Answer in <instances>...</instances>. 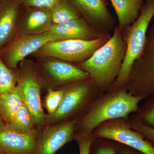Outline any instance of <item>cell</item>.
I'll return each instance as SVG.
<instances>
[{"mask_svg":"<svg viewBox=\"0 0 154 154\" xmlns=\"http://www.w3.org/2000/svg\"><path fill=\"white\" fill-rule=\"evenodd\" d=\"M122 32L116 25L113 36L86 61L77 66L88 73L99 91H108L117 79L126 52Z\"/></svg>","mask_w":154,"mask_h":154,"instance_id":"obj_1","label":"cell"},{"mask_svg":"<svg viewBox=\"0 0 154 154\" xmlns=\"http://www.w3.org/2000/svg\"><path fill=\"white\" fill-rule=\"evenodd\" d=\"M143 99L130 93L127 87L108 92L88 107L78 121L75 133H92L105 122L127 118L131 113L138 110L139 104Z\"/></svg>","mask_w":154,"mask_h":154,"instance_id":"obj_2","label":"cell"},{"mask_svg":"<svg viewBox=\"0 0 154 154\" xmlns=\"http://www.w3.org/2000/svg\"><path fill=\"white\" fill-rule=\"evenodd\" d=\"M154 17V0H146L137 19L125 28L122 38L126 44V52L120 73L108 92L127 87L133 64L142 51L148 28Z\"/></svg>","mask_w":154,"mask_h":154,"instance_id":"obj_3","label":"cell"},{"mask_svg":"<svg viewBox=\"0 0 154 154\" xmlns=\"http://www.w3.org/2000/svg\"><path fill=\"white\" fill-rule=\"evenodd\" d=\"M17 71L16 87L23 103L33 116L36 128L40 130L46 123L41 99L42 81L37 66L31 61L25 59L20 63Z\"/></svg>","mask_w":154,"mask_h":154,"instance_id":"obj_4","label":"cell"},{"mask_svg":"<svg viewBox=\"0 0 154 154\" xmlns=\"http://www.w3.org/2000/svg\"><path fill=\"white\" fill-rule=\"evenodd\" d=\"M111 37L109 33L93 40L68 39L51 41L32 55L39 58H55L70 63H82L89 59Z\"/></svg>","mask_w":154,"mask_h":154,"instance_id":"obj_5","label":"cell"},{"mask_svg":"<svg viewBox=\"0 0 154 154\" xmlns=\"http://www.w3.org/2000/svg\"><path fill=\"white\" fill-rule=\"evenodd\" d=\"M98 91L90 79L65 87L64 95L58 109L53 114H45L46 125L58 124L82 116V112Z\"/></svg>","mask_w":154,"mask_h":154,"instance_id":"obj_6","label":"cell"},{"mask_svg":"<svg viewBox=\"0 0 154 154\" xmlns=\"http://www.w3.org/2000/svg\"><path fill=\"white\" fill-rule=\"evenodd\" d=\"M127 88L133 95L144 99L154 95V22L142 51L133 64Z\"/></svg>","mask_w":154,"mask_h":154,"instance_id":"obj_7","label":"cell"},{"mask_svg":"<svg viewBox=\"0 0 154 154\" xmlns=\"http://www.w3.org/2000/svg\"><path fill=\"white\" fill-rule=\"evenodd\" d=\"M37 69L43 89H60L77 82L90 79L88 73L77 65L53 57L42 58Z\"/></svg>","mask_w":154,"mask_h":154,"instance_id":"obj_8","label":"cell"},{"mask_svg":"<svg viewBox=\"0 0 154 154\" xmlns=\"http://www.w3.org/2000/svg\"><path fill=\"white\" fill-rule=\"evenodd\" d=\"M124 120L119 119L105 122L96 128L93 134L96 138L115 141L143 154H154V146Z\"/></svg>","mask_w":154,"mask_h":154,"instance_id":"obj_9","label":"cell"},{"mask_svg":"<svg viewBox=\"0 0 154 154\" xmlns=\"http://www.w3.org/2000/svg\"><path fill=\"white\" fill-rule=\"evenodd\" d=\"M59 40L49 32L37 35L17 34L0 51L4 63L10 69H16L25 57L37 51L44 45L51 41Z\"/></svg>","mask_w":154,"mask_h":154,"instance_id":"obj_10","label":"cell"},{"mask_svg":"<svg viewBox=\"0 0 154 154\" xmlns=\"http://www.w3.org/2000/svg\"><path fill=\"white\" fill-rule=\"evenodd\" d=\"M81 117L58 124L46 125L39 130L35 154H55L66 144L73 140Z\"/></svg>","mask_w":154,"mask_h":154,"instance_id":"obj_11","label":"cell"},{"mask_svg":"<svg viewBox=\"0 0 154 154\" xmlns=\"http://www.w3.org/2000/svg\"><path fill=\"white\" fill-rule=\"evenodd\" d=\"M81 16L101 35L109 34L116 26V19L108 10L107 0H68Z\"/></svg>","mask_w":154,"mask_h":154,"instance_id":"obj_12","label":"cell"},{"mask_svg":"<svg viewBox=\"0 0 154 154\" xmlns=\"http://www.w3.org/2000/svg\"><path fill=\"white\" fill-rule=\"evenodd\" d=\"M39 131L21 132L8 125L0 128V154H35Z\"/></svg>","mask_w":154,"mask_h":154,"instance_id":"obj_13","label":"cell"},{"mask_svg":"<svg viewBox=\"0 0 154 154\" xmlns=\"http://www.w3.org/2000/svg\"><path fill=\"white\" fill-rule=\"evenodd\" d=\"M23 8L24 11L20 13L17 22V34L37 35L49 31L53 25L50 9Z\"/></svg>","mask_w":154,"mask_h":154,"instance_id":"obj_14","label":"cell"},{"mask_svg":"<svg viewBox=\"0 0 154 154\" xmlns=\"http://www.w3.org/2000/svg\"><path fill=\"white\" fill-rule=\"evenodd\" d=\"M48 32L59 40H93L103 35L92 28L82 17L62 24H53Z\"/></svg>","mask_w":154,"mask_h":154,"instance_id":"obj_15","label":"cell"},{"mask_svg":"<svg viewBox=\"0 0 154 154\" xmlns=\"http://www.w3.org/2000/svg\"><path fill=\"white\" fill-rule=\"evenodd\" d=\"M21 7L19 0H3L0 3V51L17 35Z\"/></svg>","mask_w":154,"mask_h":154,"instance_id":"obj_16","label":"cell"},{"mask_svg":"<svg viewBox=\"0 0 154 154\" xmlns=\"http://www.w3.org/2000/svg\"><path fill=\"white\" fill-rule=\"evenodd\" d=\"M118 18V26L121 32L132 25L138 18L143 0H110Z\"/></svg>","mask_w":154,"mask_h":154,"instance_id":"obj_17","label":"cell"},{"mask_svg":"<svg viewBox=\"0 0 154 154\" xmlns=\"http://www.w3.org/2000/svg\"><path fill=\"white\" fill-rule=\"evenodd\" d=\"M23 104L16 86L0 94V113L6 125L10 124Z\"/></svg>","mask_w":154,"mask_h":154,"instance_id":"obj_18","label":"cell"},{"mask_svg":"<svg viewBox=\"0 0 154 154\" xmlns=\"http://www.w3.org/2000/svg\"><path fill=\"white\" fill-rule=\"evenodd\" d=\"M53 24H59L82 17L74 5L68 0H59L50 9Z\"/></svg>","mask_w":154,"mask_h":154,"instance_id":"obj_19","label":"cell"},{"mask_svg":"<svg viewBox=\"0 0 154 154\" xmlns=\"http://www.w3.org/2000/svg\"><path fill=\"white\" fill-rule=\"evenodd\" d=\"M8 125L21 132H28L36 128L33 116L24 103Z\"/></svg>","mask_w":154,"mask_h":154,"instance_id":"obj_20","label":"cell"},{"mask_svg":"<svg viewBox=\"0 0 154 154\" xmlns=\"http://www.w3.org/2000/svg\"><path fill=\"white\" fill-rule=\"evenodd\" d=\"M17 80V71H14L6 65L0 52V94L16 87Z\"/></svg>","mask_w":154,"mask_h":154,"instance_id":"obj_21","label":"cell"},{"mask_svg":"<svg viewBox=\"0 0 154 154\" xmlns=\"http://www.w3.org/2000/svg\"><path fill=\"white\" fill-rule=\"evenodd\" d=\"M65 92V87L60 89L47 90V94L44 100L45 108L48 114L55 113L60 106Z\"/></svg>","mask_w":154,"mask_h":154,"instance_id":"obj_22","label":"cell"},{"mask_svg":"<svg viewBox=\"0 0 154 154\" xmlns=\"http://www.w3.org/2000/svg\"><path fill=\"white\" fill-rule=\"evenodd\" d=\"M137 118L146 125L154 126V95L140 110Z\"/></svg>","mask_w":154,"mask_h":154,"instance_id":"obj_23","label":"cell"},{"mask_svg":"<svg viewBox=\"0 0 154 154\" xmlns=\"http://www.w3.org/2000/svg\"><path fill=\"white\" fill-rule=\"evenodd\" d=\"M129 124L133 129L140 134L154 146V128L143 124L137 118L131 120Z\"/></svg>","mask_w":154,"mask_h":154,"instance_id":"obj_24","label":"cell"},{"mask_svg":"<svg viewBox=\"0 0 154 154\" xmlns=\"http://www.w3.org/2000/svg\"><path fill=\"white\" fill-rule=\"evenodd\" d=\"M96 137L93 133L91 134L75 133L73 140H76L79 154H90L91 146Z\"/></svg>","mask_w":154,"mask_h":154,"instance_id":"obj_25","label":"cell"},{"mask_svg":"<svg viewBox=\"0 0 154 154\" xmlns=\"http://www.w3.org/2000/svg\"><path fill=\"white\" fill-rule=\"evenodd\" d=\"M23 7H35L51 9L59 0H19Z\"/></svg>","mask_w":154,"mask_h":154,"instance_id":"obj_26","label":"cell"},{"mask_svg":"<svg viewBox=\"0 0 154 154\" xmlns=\"http://www.w3.org/2000/svg\"><path fill=\"white\" fill-rule=\"evenodd\" d=\"M95 154H116L114 148L109 146H104L99 148Z\"/></svg>","mask_w":154,"mask_h":154,"instance_id":"obj_27","label":"cell"},{"mask_svg":"<svg viewBox=\"0 0 154 154\" xmlns=\"http://www.w3.org/2000/svg\"><path fill=\"white\" fill-rule=\"evenodd\" d=\"M5 123L4 122L2 117L1 113H0V128L2 127L5 126Z\"/></svg>","mask_w":154,"mask_h":154,"instance_id":"obj_28","label":"cell"},{"mask_svg":"<svg viewBox=\"0 0 154 154\" xmlns=\"http://www.w3.org/2000/svg\"><path fill=\"white\" fill-rule=\"evenodd\" d=\"M119 154H133L131 153L130 152L127 151L122 150L120 151Z\"/></svg>","mask_w":154,"mask_h":154,"instance_id":"obj_29","label":"cell"},{"mask_svg":"<svg viewBox=\"0 0 154 154\" xmlns=\"http://www.w3.org/2000/svg\"><path fill=\"white\" fill-rule=\"evenodd\" d=\"M2 1H3V0H0V3H1V2H2Z\"/></svg>","mask_w":154,"mask_h":154,"instance_id":"obj_30","label":"cell"}]
</instances>
